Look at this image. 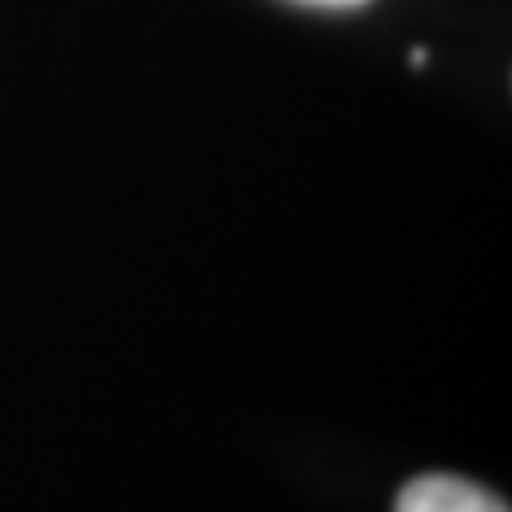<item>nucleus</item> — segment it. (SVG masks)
<instances>
[{"label":"nucleus","mask_w":512,"mask_h":512,"mask_svg":"<svg viewBox=\"0 0 512 512\" xmlns=\"http://www.w3.org/2000/svg\"><path fill=\"white\" fill-rule=\"evenodd\" d=\"M296 4H311V8H338V12H346V8H365L368 0H296Z\"/></svg>","instance_id":"f03ea898"},{"label":"nucleus","mask_w":512,"mask_h":512,"mask_svg":"<svg viewBox=\"0 0 512 512\" xmlns=\"http://www.w3.org/2000/svg\"><path fill=\"white\" fill-rule=\"evenodd\" d=\"M395 512H509V505L467 478L425 475L399 494Z\"/></svg>","instance_id":"f257e3e1"}]
</instances>
